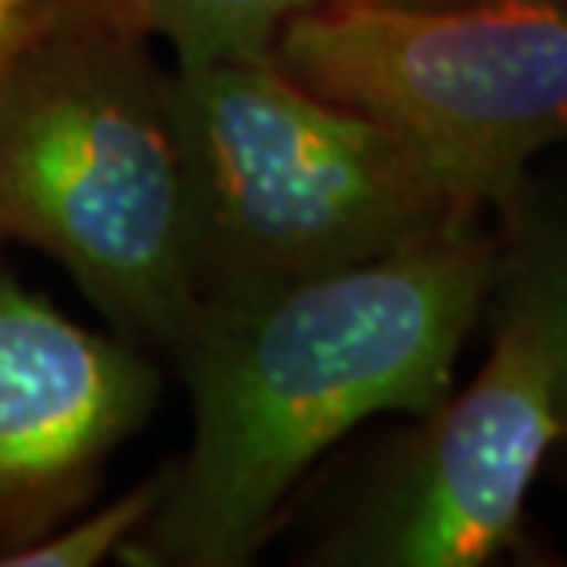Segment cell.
Returning <instances> with one entry per match:
<instances>
[{
  "label": "cell",
  "mask_w": 567,
  "mask_h": 567,
  "mask_svg": "<svg viewBox=\"0 0 567 567\" xmlns=\"http://www.w3.org/2000/svg\"><path fill=\"white\" fill-rule=\"evenodd\" d=\"M494 274V233L468 221L377 262L203 302L174 358L192 394L188 453L118 560H251L302 475L339 439L383 413L421 416L453 391Z\"/></svg>",
  "instance_id": "1"
},
{
  "label": "cell",
  "mask_w": 567,
  "mask_h": 567,
  "mask_svg": "<svg viewBox=\"0 0 567 567\" xmlns=\"http://www.w3.org/2000/svg\"><path fill=\"white\" fill-rule=\"evenodd\" d=\"M0 240L60 262L144 354L177 358L199 299L174 74L147 41L30 30L0 74Z\"/></svg>",
  "instance_id": "2"
},
{
  "label": "cell",
  "mask_w": 567,
  "mask_h": 567,
  "mask_svg": "<svg viewBox=\"0 0 567 567\" xmlns=\"http://www.w3.org/2000/svg\"><path fill=\"white\" fill-rule=\"evenodd\" d=\"M169 74L199 306L354 269L483 221L453 207L399 133L295 82L274 49Z\"/></svg>",
  "instance_id": "3"
},
{
  "label": "cell",
  "mask_w": 567,
  "mask_h": 567,
  "mask_svg": "<svg viewBox=\"0 0 567 567\" xmlns=\"http://www.w3.org/2000/svg\"><path fill=\"white\" fill-rule=\"evenodd\" d=\"M274 52L399 133L464 218L567 141V0H324L284 22Z\"/></svg>",
  "instance_id": "4"
},
{
  "label": "cell",
  "mask_w": 567,
  "mask_h": 567,
  "mask_svg": "<svg viewBox=\"0 0 567 567\" xmlns=\"http://www.w3.org/2000/svg\"><path fill=\"white\" fill-rule=\"evenodd\" d=\"M491 310V306H486ZM480 377L391 439L313 527L310 564L483 567L535 560L527 497L560 446L553 354L530 321L491 310Z\"/></svg>",
  "instance_id": "5"
},
{
  "label": "cell",
  "mask_w": 567,
  "mask_h": 567,
  "mask_svg": "<svg viewBox=\"0 0 567 567\" xmlns=\"http://www.w3.org/2000/svg\"><path fill=\"white\" fill-rule=\"evenodd\" d=\"M158 391L152 354L89 332L0 274V567L85 513Z\"/></svg>",
  "instance_id": "6"
},
{
  "label": "cell",
  "mask_w": 567,
  "mask_h": 567,
  "mask_svg": "<svg viewBox=\"0 0 567 567\" xmlns=\"http://www.w3.org/2000/svg\"><path fill=\"white\" fill-rule=\"evenodd\" d=\"M324 0H27L30 30H107L174 44L177 66L274 49L277 30Z\"/></svg>",
  "instance_id": "7"
},
{
  "label": "cell",
  "mask_w": 567,
  "mask_h": 567,
  "mask_svg": "<svg viewBox=\"0 0 567 567\" xmlns=\"http://www.w3.org/2000/svg\"><path fill=\"white\" fill-rule=\"evenodd\" d=\"M497 214V274L491 310L530 321L553 354V405L567 446V196L527 177Z\"/></svg>",
  "instance_id": "8"
},
{
  "label": "cell",
  "mask_w": 567,
  "mask_h": 567,
  "mask_svg": "<svg viewBox=\"0 0 567 567\" xmlns=\"http://www.w3.org/2000/svg\"><path fill=\"white\" fill-rule=\"evenodd\" d=\"M169 468L147 475L133 491L107 502L96 513H78L60 530L38 538L33 546L8 557L4 567H96L100 560L118 557L126 542L152 519L166 494Z\"/></svg>",
  "instance_id": "9"
},
{
  "label": "cell",
  "mask_w": 567,
  "mask_h": 567,
  "mask_svg": "<svg viewBox=\"0 0 567 567\" xmlns=\"http://www.w3.org/2000/svg\"><path fill=\"white\" fill-rule=\"evenodd\" d=\"M27 38V0H0V74Z\"/></svg>",
  "instance_id": "10"
}]
</instances>
